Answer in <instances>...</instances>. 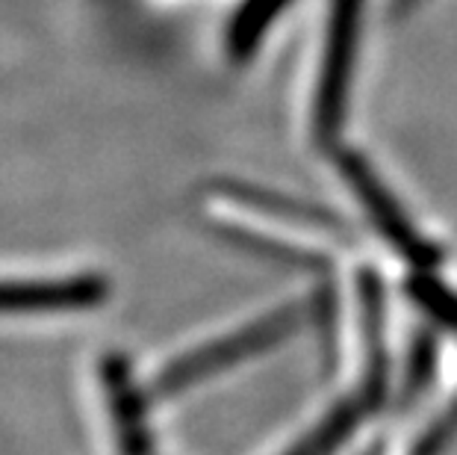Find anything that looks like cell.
<instances>
[{"mask_svg": "<svg viewBox=\"0 0 457 455\" xmlns=\"http://www.w3.org/2000/svg\"><path fill=\"white\" fill-rule=\"evenodd\" d=\"M289 6H293V0H242L228 21V33H225L228 60L248 63L257 54L260 42L269 36V30Z\"/></svg>", "mask_w": 457, "mask_h": 455, "instance_id": "cell-5", "label": "cell"}, {"mask_svg": "<svg viewBox=\"0 0 457 455\" xmlns=\"http://www.w3.org/2000/svg\"><path fill=\"white\" fill-rule=\"evenodd\" d=\"M207 190H210L212 198H221V201H230V205H237V207L254 210V213H260V216L289 222V225L325 228V231L339 225L328 210L310 205V201H304V198L284 196V192H275V190L260 187V183H251V181H242V178H216V181L207 183Z\"/></svg>", "mask_w": 457, "mask_h": 455, "instance_id": "cell-4", "label": "cell"}, {"mask_svg": "<svg viewBox=\"0 0 457 455\" xmlns=\"http://www.w3.org/2000/svg\"><path fill=\"white\" fill-rule=\"evenodd\" d=\"M106 296V284L95 275L47 281H0V314H60L80 311Z\"/></svg>", "mask_w": 457, "mask_h": 455, "instance_id": "cell-3", "label": "cell"}, {"mask_svg": "<svg viewBox=\"0 0 457 455\" xmlns=\"http://www.w3.org/2000/svg\"><path fill=\"white\" fill-rule=\"evenodd\" d=\"M339 175L352 187L360 207L366 210V216L372 219L386 243H390L398 255H404L413 264H428L431 260V249L422 240V234L411 225V219L404 216V210L398 207V201L390 196L386 183L375 175V169L354 151H339Z\"/></svg>", "mask_w": 457, "mask_h": 455, "instance_id": "cell-2", "label": "cell"}, {"mask_svg": "<svg viewBox=\"0 0 457 455\" xmlns=\"http://www.w3.org/2000/svg\"><path fill=\"white\" fill-rule=\"evenodd\" d=\"M360 9L363 0H330L328 9L322 63H319L313 104H310V137L319 148H330L339 139L345 122L360 45Z\"/></svg>", "mask_w": 457, "mask_h": 455, "instance_id": "cell-1", "label": "cell"}]
</instances>
